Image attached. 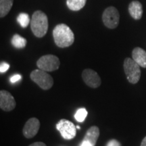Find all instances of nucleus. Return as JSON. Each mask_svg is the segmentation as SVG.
Returning a JSON list of instances; mask_svg holds the SVG:
<instances>
[{
	"label": "nucleus",
	"instance_id": "nucleus-1",
	"mask_svg": "<svg viewBox=\"0 0 146 146\" xmlns=\"http://www.w3.org/2000/svg\"><path fill=\"white\" fill-rule=\"evenodd\" d=\"M55 43L61 48L68 47L74 43V35L70 27L65 24H60L53 31Z\"/></svg>",
	"mask_w": 146,
	"mask_h": 146
},
{
	"label": "nucleus",
	"instance_id": "nucleus-2",
	"mask_svg": "<svg viewBox=\"0 0 146 146\" xmlns=\"http://www.w3.org/2000/svg\"><path fill=\"white\" fill-rule=\"evenodd\" d=\"M31 28L36 37L44 36L48 29V19L46 14L40 10L34 12L31 20Z\"/></svg>",
	"mask_w": 146,
	"mask_h": 146
},
{
	"label": "nucleus",
	"instance_id": "nucleus-3",
	"mask_svg": "<svg viewBox=\"0 0 146 146\" xmlns=\"http://www.w3.org/2000/svg\"><path fill=\"white\" fill-rule=\"evenodd\" d=\"M30 78L34 83L43 90H48L54 85V79L46 71L41 69L33 70L30 74Z\"/></svg>",
	"mask_w": 146,
	"mask_h": 146
},
{
	"label": "nucleus",
	"instance_id": "nucleus-4",
	"mask_svg": "<svg viewBox=\"0 0 146 146\" xmlns=\"http://www.w3.org/2000/svg\"><path fill=\"white\" fill-rule=\"evenodd\" d=\"M124 70L129 83L136 84L141 77L140 66L133 59L127 58L124 61Z\"/></svg>",
	"mask_w": 146,
	"mask_h": 146
},
{
	"label": "nucleus",
	"instance_id": "nucleus-5",
	"mask_svg": "<svg viewBox=\"0 0 146 146\" xmlns=\"http://www.w3.org/2000/svg\"><path fill=\"white\" fill-rule=\"evenodd\" d=\"M60 65L59 58L54 55H45L39 58L36 62V66L42 70L52 72L58 70Z\"/></svg>",
	"mask_w": 146,
	"mask_h": 146
},
{
	"label": "nucleus",
	"instance_id": "nucleus-6",
	"mask_svg": "<svg viewBox=\"0 0 146 146\" xmlns=\"http://www.w3.org/2000/svg\"><path fill=\"white\" fill-rule=\"evenodd\" d=\"M104 25L108 29H114L118 27L120 21V14L117 9L111 6L106 9L102 15Z\"/></svg>",
	"mask_w": 146,
	"mask_h": 146
},
{
	"label": "nucleus",
	"instance_id": "nucleus-7",
	"mask_svg": "<svg viewBox=\"0 0 146 146\" xmlns=\"http://www.w3.org/2000/svg\"><path fill=\"white\" fill-rule=\"evenodd\" d=\"M56 129L62 137L67 140L72 139L76 135V127L74 123L66 119H61L56 124Z\"/></svg>",
	"mask_w": 146,
	"mask_h": 146
},
{
	"label": "nucleus",
	"instance_id": "nucleus-8",
	"mask_svg": "<svg viewBox=\"0 0 146 146\" xmlns=\"http://www.w3.org/2000/svg\"><path fill=\"white\" fill-rule=\"evenodd\" d=\"M82 78L85 84L91 88H98L102 83L99 74L91 69L84 70L82 73Z\"/></svg>",
	"mask_w": 146,
	"mask_h": 146
},
{
	"label": "nucleus",
	"instance_id": "nucleus-9",
	"mask_svg": "<svg viewBox=\"0 0 146 146\" xmlns=\"http://www.w3.org/2000/svg\"><path fill=\"white\" fill-rule=\"evenodd\" d=\"M16 101L12 94L8 91H0V108L5 112H10L15 108Z\"/></svg>",
	"mask_w": 146,
	"mask_h": 146
},
{
	"label": "nucleus",
	"instance_id": "nucleus-10",
	"mask_svg": "<svg viewBox=\"0 0 146 146\" xmlns=\"http://www.w3.org/2000/svg\"><path fill=\"white\" fill-rule=\"evenodd\" d=\"M40 128V122L36 118L29 119L23 127V135L27 139L34 137L37 134Z\"/></svg>",
	"mask_w": 146,
	"mask_h": 146
},
{
	"label": "nucleus",
	"instance_id": "nucleus-11",
	"mask_svg": "<svg viewBox=\"0 0 146 146\" xmlns=\"http://www.w3.org/2000/svg\"><path fill=\"white\" fill-rule=\"evenodd\" d=\"M100 136V129L96 126H92L87 130L83 141L90 143L93 146L96 145Z\"/></svg>",
	"mask_w": 146,
	"mask_h": 146
},
{
	"label": "nucleus",
	"instance_id": "nucleus-12",
	"mask_svg": "<svg viewBox=\"0 0 146 146\" xmlns=\"http://www.w3.org/2000/svg\"><path fill=\"white\" fill-rule=\"evenodd\" d=\"M133 59L143 68H146V52L141 47H135L132 52Z\"/></svg>",
	"mask_w": 146,
	"mask_h": 146
},
{
	"label": "nucleus",
	"instance_id": "nucleus-13",
	"mask_svg": "<svg viewBox=\"0 0 146 146\" xmlns=\"http://www.w3.org/2000/svg\"><path fill=\"white\" fill-rule=\"evenodd\" d=\"M129 12L134 19H141L143 14V8L141 3L138 1H133L129 5Z\"/></svg>",
	"mask_w": 146,
	"mask_h": 146
},
{
	"label": "nucleus",
	"instance_id": "nucleus-14",
	"mask_svg": "<svg viewBox=\"0 0 146 146\" xmlns=\"http://www.w3.org/2000/svg\"><path fill=\"white\" fill-rule=\"evenodd\" d=\"M14 0H0V17L3 18L9 13Z\"/></svg>",
	"mask_w": 146,
	"mask_h": 146
},
{
	"label": "nucleus",
	"instance_id": "nucleus-15",
	"mask_svg": "<svg viewBox=\"0 0 146 146\" xmlns=\"http://www.w3.org/2000/svg\"><path fill=\"white\" fill-rule=\"evenodd\" d=\"M87 0H67L68 8L72 11H78L85 6Z\"/></svg>",
	"mask_w": 146,
	"mask_h": 146
},
{
	"label": "nucleus",
	"instance_id": "nucleus-16",
	"mask_svg": "<svg viewBox=\"0 0 146 146\" xmlns=\"http://www.w3.org/2000/svg\"><path fill=\"white\" fill-rule=\"evenodd\" d=\"M12 44L17 49H23L26 47L27 39L19 35H14L12 39Z\"/></svg>",
	"mask_w": 146,
	"mask_h": 146
},
{
	"label": "nucleus",
	"instance_id": "nucleus-17",
	"mask_svg": "<svg viewBox=\"0 0 146 146\" xmlns=\"http://www.w3.org/2000/svg\"><path fill=\"white\" fill-rule=\"evenodd\" d=\"M17 21L23 28H27L31 22L29 16L26 13L20 14L17 18Z\"/></svg>",
	"mask_w": 146,
	"mask_h": 146
},
{
	"label": "nucleus",
	"instance_id": "nucleus-18",
	"mask_svg": "<svg viewBox=\"0 0 146 146\" xmlns=\"http://www.w3.org/2000/svg\"><path fill=\"white\" fill-rule=\"evenodd\" d=\"M87 114H88V112H87L86 109L80 108L76 111L75 114H74V118H75L76 121L82 123V122H83L85 120V118H86L87 116Z\"/></svg>",
	"mask_w": 146,
	"mask_h": 146
},
{
	"label": "nucleus",
	"instance_id": "nucleus-19",
	"mask_svg": "<svg viewBox=\"0 0 146 146\" xmlns=\"http://www.w3.org/2000/svg\"><path fill=\"white\" fill-rule=\"evenodd\" d=\"M9 68H10V64L5 62H3L1 63V65H0V72H5Z\"/></svg>",
	"mask_w": 146,
	"mask_h": 146
},
{
	"label": "nucleus",
	"instance_id": "nucleus-20",
	"mask_svg": "<svg viewBox=\"0 0 146 146\" xmlns=\"http://www.w3.org/2000/svg\"><path fill=\"white\" fill-rule=\"evenodd\" d=\"M21 79V74H15V75L12 76V77L10 78V81L11 83H15L16 82H17L18 81Z\"/></svg>",
	"mask_w": 146,
	"mask_h": 146
},
{
	"label": "nucleus",
	"instance_id": "nucleus-21",
	"mask_svg": "<svg viewBox=\"0 0 146 146\" xmlns=\"http://www.w3.org/2000/svg\"><path fill=\"white\" fill-rule=\"evenodd\" d=\"M106 146H121L120 142L116 139H112L108 142Z\"/></svg>",
	"mask_w": 146,
	"mask_h": 146
},
{
	"label": "nucleus",
	"instance_id": "nucleus-22",
	"mask_svg": "<svg viewBox=\"0 0 146 146\" xmlns=\"http://www.w3.org/2000/svg\"><path fill=\"white\" fill-rule=\"evenodd\" d=\"M29 146H47L43 142H40V141H37V142H35V143L31 144Z\"/></svg>",
	"mask_w": 146,
	"mask_h": 146
},
{
	"label": "nucleus",
	"instance_id": "nucleus-23",
	"mask_svg": "<svg viewBox=\"0 0 146 146\" xmlns=\"http://www.w3.org/2000/svg\"><path fill=\"white\" fill-rule=\"evenodd\" d=\"M80 146H93L90 143H89V142H87L86 141H82V143H81V145Z\"/></svg>",
	"mask_w": 146,
	"mask_h": 146
},
{
	"label": "nucleus",
	"instance_id": "nucleus-24",
	"mask_svg": "<svg viewBox=\"0 0 146 146\" xmlns=\"http://www.w3.org/2000/svg\"><path fill=\"white\" fill-rule=\"evenodd\" d=\"M141 146H146V137H144L143 139L142 140Z\"/></svg>",
	"mask_w": 146,
	"mask_h": 146
},
{
	"label": "nucleus",
	"instance_id": "nucleus-25",
	"mask_svg": "<svg viewBox=\"0 0 146 146\" xmlns=\"http://www.w3.org/2000/svg\"><path fill=\"white\" fill-rule=\"evenodd\" d=\"M76 127V129H81V127H79V126H77V127Z\"/></svg>",
	"mask_w": 146,
	"mask_h": 146
}]
</instances>
